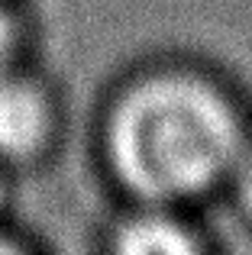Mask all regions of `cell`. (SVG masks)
<instances>
[{
    "label": "cell",
    "mask_w": 252,
    "mask_h": 255,
    "mask_svg": "<svg viewBox=\"0 0 252 255\" xmlns=\"http://www.w3.org/2000/svg\"><path fill=\"white\" fill-rule=\"evenodd\" d=\"M107 149L117 174L152 204L201 194L240 158V126L210 87L152 78L114 110Z\"/></svg>",
    "instance_id": "cell-1"
},
{
    "label": "cell",
    "mask_w": 252,
    "mask_h": 255,
    "mask_svg": "<svg viewBox=\"0 0 252 255\" xmlns=\"http://www.w3.org/2000/svg\"><path fill=\"white\" fill-rule=\"evenodd\" d=\"M55 129L45 91L32 81L0 75V162H29L42 155Z\"/></svg>",
    "instance_id": "cell-2"
},
{
    "label": "cell",
    "mask_w": 252,
    "mask_h": 255,
    "mask_svg": "<svg viewBox=\"0 0 252 255\" xmlns=\"http://www.w3.org/2000/svg\"><path fill=\"white\" fill-rule=\"evenodd\" d=\"M117 249L123 252H139V255H158V252H191L194 239L184 233V226H178L175 220L158 217V213H145L136 217L120 230Z\"/></svg>",
    "instance_id": "cell-3"
},
{
    "label": "cell",
    "mask_w": 252,
    "mask_h": 255,
    "mask_svg": "<svg viewBox=\"0 0 252 255\" xmlns=\"http://www.w3.org/2000/svg\"><path fill=\"white\" fill-rule=\"evenodd\" d=\"M13 52H16V23H13L10 10L0 3V75L10 68Z\"/></svg>",
    "instance_id": "cell-4"
},
{
    "label": "cell",
    "mask_w": 252,
    "mask_h": 255,
    "mask_svg": "<svg viewBox=\"0 0 252 255\" xmlns=\"http://www.w3.org/2000/svg\"><path fill=\"white\" fill-rule=\"evenodd\" d=\"M236 187H240V197H243V204L252 210V152L249 155H243V158H236Z\"/></svg>",
    "instance_id": "cell-5"
},
{
    "label": "cell",
    "mask_w": 252,
    "mask_h": 255,
    "mask_svg": "<svg viewBox=\"0 0 252 255\" xmlns=\"http://www.w3.org/2000/svg\"><path fill=\"white\" fill-rule=\"evenodd\" d=\"M0 204H3V187H0Z\"/></svg>",
    "instance_id": "cell-6"
}]
</instances>
